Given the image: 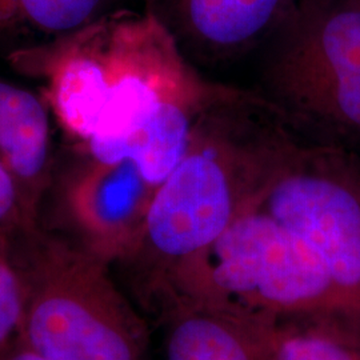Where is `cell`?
<instances>
[{"mask_svg":"<svg viewBox=\"0 0 360 360\" xmlns=\"http://www.w3.org/2000/svg\"><path fill=\"white\" fill-rule=\"evenodd\" d=\"M20 68L44 79L50 110L82 154L104 163L131 158L158 175L181 160L217 84L146 8L30 47Z\"/></svg>","mask_w":360,"mask_h":360,"instance_id":"cell-1","label":"cell"},{"mask_svg":"<svg viewBox=\"0 0 360 360\" xmlns=\"http://www.w3.org/2000/svg\"><path fill=\"white\" fill-rule=\"evenodd\" d=\"M292 141L254 91L217 83L122 262L135 271L143 299L148 302L180 263L212 245L252 205Z\"/></svg>","mask_w":360,"mask_h":360,"instance_id":"cell-2","label":"cell"},{"mask_svg":"<svg viewBox=\"0 0 360 360\" xmlns=\"http://www.w3.org/2000/svg\"><path fill=\"white\" fill-rule=\"evenodd\" d=\"M158 294V303L179 299L232 309L270 326L348 342L322 259L257 207H248L212 245L180 263Z\"/></svg>","mask_w":360,"mask_h":360,"instance_id":"cell-3","label":"cell"},{"mask_svg":"<svg viewBox=\"0 0 360 360\" xmlns=\"http://www.w3.org/2000/svg\"><path fill=\"white\" fill-rule=\"evenodd\" d=\"M260 51L252 91L291 138L360 159V0H300Z\"/></svg>","mask_w":360,"mask_h":360,"instance_id":"cell-4","label":"cell"},{"mask_svg":"<svg viewBox=\"0 0 360 360\" xmlns=\"http://www.w3.org/2000/svg\"><path fill=\"white\" fill-rule=\"evenodd\" d=\"M13 242L26 284L22 343L49 360H150L147 326L108 263L39 223Z\"/></svg>","mask_w":360,"mask_h":360,"instance_id":"cell-5","label":"cell"},{"mask_svg":"<svg viewBox=\"0 0 360 360\" xmlns=\"http://www.w3.org/2000/svg\"><path fill=\"white\" fill-rule=\"evenodd\" d=\"M251 207L309 243L333 284L348 342L360 346V159L295 141Z\"/></svg>","mask_w":360,"mask_h":360,"instance_id":"cell-6","label":"cell"},{"mask_svg":"<svg viewBox=\"0 0 360 360\" xmlns=\"http://www.w3.org/2000/svg\"><path fill=\"white\" fill-rule=\"evenodd\" d=\"M62 180L56 217L63 236L110 266L131 255L155 190L131 160L103 163L87 155Z\"/></svg>","mask_w":360,"mask_h":360,"instance_id":"cell-7","label":"cell"},{"mask_svg":"<svg viewBox=\"0 0 360 360\" xmlns=\"http://www.w3.org/2000/svg\"><path fill=\"white\" fill-rule=\"evenodd\" d=\"M300 0H142L199 71L260 51Z\"/></svg>","mask_w":360,"mask_h":360,"instance_id":"cell-8","label":"cell"},{"mask_svg":"<svg viewBox=\"0 0 360 360\" xmlns=\"http://www.w3.org/2000/svg\"><path fill=\"white\" fill-rule=\"evenodd\" d=\"M165 360H275L270 324L232 309L171 299L156 307Z\"/></svg>","mask_w":360,"mask_h":360,"instance_id":"cell-9","label":"cell"},{"mask_svg":"<svg viewBox=\"0 0 360 360\" xmlns=\"http://www.w3.org/2000/svg\"><path fill=\"white\" fill-rule=\"evenodd\" d=\"M50 111L46 98L0 77V160L37 220L52 186Z\"/></svg>","mask_w":360,"mask_h":360,"instance_id":"cell-10","label":"cell"},{"mask_svg":"<svg viewBox=\"0 0 360 360\" xmlns=\"http://www.w3.org/2000/svg\"><path fill=\"white\" fill-rule=\"evenodd\" d=\"M32 30L53 38L75 32L127 8H144L142 0H18Z\"/></svg>","mask_w":360,"mask_h":360,"instance_id":"cell-11","label":"cell"},{"mask_svg":"<svg viewBox=\"0 0 360 360\" xmlns=\"http://www.w3.org/2000/svg\"><path fill=\"white\" fill-rule=\"evenodd\" d=\"M13 236L0 235V356L20 340L26 309V284Z\"/></svg>","mask_w":360,"mask_h":360,"instance_id":"cell-12","label":"cell"},{"mask_svg":"<svg viewBox=\"0 0 360 360\" xmlns=\"http://www.w3.org/2000/svg\"><path fill=\"white\" fill-rule=\"evenodd\" d=\"M275 360H360V346L318 331L270 326Z\"/></svg>","mask_w":360,"mask_h":360,"instance_id":"cell-13","label":"cell"},{"mask_svg":"<svg viewBox=\"0 0 360 360\" xmlns=\"http://www.w3.org/2000/svg\"><path fill=\"white\" fill-rule=\"evenodd\" d=\"M27 208L16 180L0 160V235H16L38 224Z\"/></svg>","mask_w":360,"mask_h":360,"instance_id":"cell-14","label":"cell"},{"mask_svg":"<svg viewBox=\"0 0 360 360\" xmlns=\"http://www.w3.org/2000/svg\"><path fill=\"white\" fill-rule=\"evenodd\" d=\"M28 30L32 28L18 0H0V52H10Z\"/></svg>","mask_w":360,"mask_h":360,"instance_id":"cell-15","label":"cell"},{"mask_svg":"<svg viewBox=\"0 0 360 360\" xmlns=\"http://www.w3.org/2000/svg\"><path fill=\"white\" fill-rule=\"evenodd\" d=\"M0 360H49L41 356L37 351L28 347L20 340L13 346L10 351H7Z\"/></svg>","mask_w":360,"mask_h":360,"instance_id":"cell-16","label":"cell"}]
</instances>
